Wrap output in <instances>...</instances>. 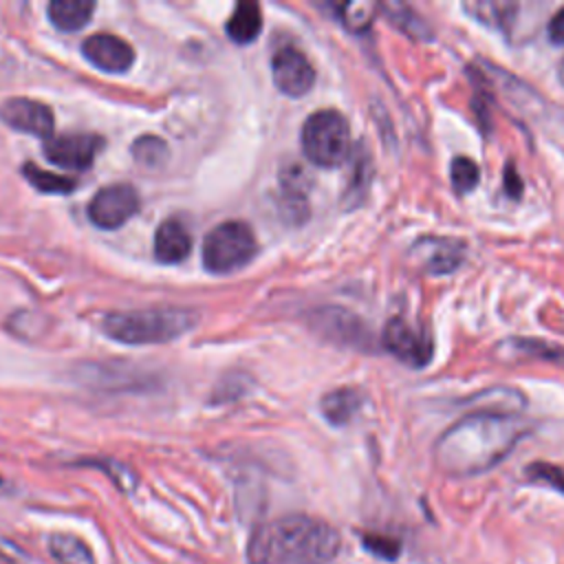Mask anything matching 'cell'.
<instances>
[{
    "mask_svg": "<svg viewBox=\"0 0 564 564\" xmlns=\"http://www.w3.org/2000/svg\"><path fill=\"white\" fill-rule=\"evenodd\" d=\"M93 11L95 4L86 0H53L48 4V18L62 31H79L88 24Z\"/></svg>",
    "mask_w": 564,
    "mask_h": 564,
    "instance_id": "e0dca14e",
    "label": "cell"
},
{
    "mask_svg": "<svg viewBox=\"0 0 564 564\" xmlns=\"http://www.w3.org/2000/svg\"><path fill=\"white\" fill-rule=\"evenodd\" d=\"M527 476L531 480H538V482H544L553 489H557L560 494H564V469L555 467V465H549V463H533L527 467Z\"/></svg>",
    "mask_w": 564,
    "mask_h": 564,
    "instance_id": "4316f807",
    "label": "cell"
},
{
    "mask_svg": "<svg viewBox=\"0 0 564 564\" xmlns=\"http://www.w3.org/2000/svg\"><path fill=\"white\" fill-rule=\"evenodd\" d=\"M549 40L553 44H564V7L557 9L549 20Z\"/></svg>",
    "mask_w": 564,
    "mask_h": 564,
    "instance_id": "f546056e",
    "label": "cell"
},
{
    "mask_svg": "<svg viewBox=\"0 0 564 564\" xmlns=\"http://www.w3.org/2000/svg\"><path fill=\"white\" fill-rule=\"evenodd\" d=\"M361 405V394L352 388H337L322 397V414L333 425H344Z\"/></svg>",
    "mask_w": 564,
    "mask_h": 564,
    "instance_id": "ffe728a7",
    "label": "cell"
},
{
    "mask_svg": "<svg viewBox=\"0 0 564 564\" xmlns=\"http://www.w3.org/2000/svg\"><path fill=\"white\" fill-rule=\"evenodd\" d=\"M531 423L516 412L474 410L434 443V460L447 476H476L498 465L529 434Z\"/></svg>",
    "mask_w": 564,
    "mask_h": 564,
    "instance_id": "6da1fadb",
    "label": "cell"
},
{
    "mask_svg": "<svg viewBox=\"0 0 564 564\" xmlns=\"http://www.w3.org/2000/svg\"><path fill=\"white\" fill-rule=\"evenodd\" d=\"M48 551L57 564H95L90 546L73 533H53L48 538Z\"/></svg>",
    "mask_w": 564,
    "mask_h": 564,
    "instance_id": "ac0fdd59",
    "label": "cell"
},
{
    "mask_svg": "<svg viewBox=\"0 0 564 564\" xmlns=\"http://www.w3.org/2000/svg\"><path fill=\"white\" fill-rule=\"evenodd\" d=\"M352 176L355 178H350V185H348V189H346V196L350 198V196H364L361 192L368 187V183H370V161H368V156L364 154L361 156V150L357 152V156H355V172H352Z\"/></svg>",
    "mask_w": 564,
    "mask_h": 564,
    "instance_id": "f1b7e54d",
    "label": "cell"
},
{
    "mask_svg": "<svg viewBox=\"0 0 564 564\" xmlns=\"http://www.w3.org/2000/svg\"><path fill=\"white\" fill-rule=\"evenodd\" d=\"M139 194L128 183L101 187L88 203V218L101 229H117L139 212Z\"/></svg>",
    "mask_w": 564,
    "mask_h": 564,
    "instance_id": "8992f818",
    "label": "cell"
},
{
    "mask_svg": "<svg viewBox=\"0 0 564 564\" xmlns=\"http://www.w3.org/2000/svg\"><path fill=\"white\" fill-rule=\"evenodd\" d=\"M496 355L505 359H518V357H529V359H544L549 364L564 366V348L540 341V339H507L496 346Z\"/></svg>",
    "mask_w": 564,
    "mask_h": 564,
    "instance_id": "9a60e30c",
    "label": "cell"
},
{
    "mask_svg": "<svg viewBox=\"0 0 564 564\" xmlns=\"http://www.w3.org/2000/svg\"><path fill=\"white\" fill-rule=\"evenodd\" d=\"M302 152L319 167H337L350 156V128L333 108L315 110L302 126Z\"/></svg>",
    "mask_w": 564,
    "mask_h": 564,
    "instance_id": "277c9868",
    "label": "cell"
},
{
    "mask_svg": "<svg viewBox=\"0 0 564 564\" xmlns=\"http://www.w3.org/2000/svg\"><path fill=\"white\" fill-rule=\"evenodd\" d=\"M379 9L408 37H414V40H430L432 37L430 24L412 7L401 4V2H386V4H379Z\"/></svg>",
    "mask_w": 564,
    "mask_h": 564,
    "instance_id": "44dd1931",
    "label": "cell"
},
{
    "mask_svg": "<svg viewBox=\"0 0 564 564\" xmlns=\"http://www.w3.org/2000/svg\"><path fill=\"white\" fill-rule=\"evenodd\" d=\"M192 234L178 218H167L156 227L154 256L159 262L176 264L189 256Z\"/></svg>",
    "mask_w": 564,
    "mask_h": 564,
    "instance_id": "4fadbf2b",
    "label": "cell"
},
{
    "mask_svg": "<svg viewBox=\"0 0 564 564\" xmlns=\"http://www.w3.org/2000/svg\"><path fill=\"white\" fill-rule=\"evenodd\" d=\"M364 546L375 553L377 557L383 560H394L401 553V542L390 538V535H377V533H368L364 535Z\"/></svg>",
    "mask_w": 564,
    "mask_h": 564,
    "instance_id": "83f0119b",
    "label": "cell"
},
{
    "mask_svg": "<svg viewBox=\"0 0 564 564\" xmlns=\"http://www.w3.org/2000/svg\"><path fill=\"white\" fill-rule=\"evenodd\" d=\"M256 236L242 220L216 225L203 240V264L212 273H229L256 256Z\"/></svg>",
    "mask_w": 564,
    "mask_h": 564,
    "instance_id": "5b68a950",
    "label": "cell"
},
{
    "mask_svg": "<svg viewBox=\"0 0 564 564\" xmlns=\"http://www.w3.org/2000/svg\"><path fill=\"white\" fill-rule=\"evenodd\" d=\"M0 119L15 130H22L42 139H51L53 126H55L53 110L46 104L29 97H11L2 101Z\"/></svg>",
    "mask_w": 564,
    "mask_h": 564,
    "instance_id": "8fae6325",
    "label": "cell"
},
{
    "mask_svg": "<svg viewBox=\"0 0 564 564\" xmlns=\"http://www.w3.org/2000/svg\"><path fill=\"white\" fill-rule=\"evenodd\" d=\"M22 172H24L26 181H29L35 189H40V192H44V194H68V192H73L75 185H77L75 178L46 172V170L37 167L35 163H24Z\"/></svg>",
    "mask_w": 564,
    "mask_h": 564,
    "instance_id": "7402d4cb",
    "label": "cell"
},
{
    "mask_svg": "<svg viewBox=\"0 0 564 564\" xmlns=\"http://www.w3.org/2000/svg\"><path fill=\"white\" fill-rule=\"evenodd\" d=\"M560 82L564 84V62H562V66H560Z\"/></svg>",
    "mask_w": 564,
    "mask_h": 564,
    "instance_id": "1f68e13d",
    "label": "cell"
},
{
    "mask_svg": "<svg viewBox=\"0 0 564 564\" xmlns=\"http://www.w3.org/2000/svg\"><path fill=\"white\" fill-rule=\"evenodd\" d=\"M2 489H4V482H2V480H0V491H2Z\"/></svg>",
    "mask_w": 564,
    "mask_h": 564,
    "instance_id": "d6a6232c",
    "label": "cell"
},
{
    "mask_svg": "<svg viewBox=\"0 0 564 564\" xmlns=\"http://www.w3.org/2000/svg\"><path fill=\"white\" fill-rule=\"evenodd\" d=\"M104 139L93 132H64L44 141V156L68 170H86L93 165L97 152L101 150Z\"/></svg>",
    "mask_w": 564,
    "mask_h": 564,
    "instance_id": "52a82bcc",
    "label": "cell"
},
{
    "mask_svg": "<svg viewBox=\"0 0 564 564\" xmlns=\"http://www.w3.org/2000/svg\"><path fill=\"white\" fill-rule=\"evenodd\" d=\"M84 57L101 70L123 73L134 62L132 46L112 33H95L82 42Z\"/></svg>",
    "mask_w": 564,
    "mask_h": 564,
    "instance_id": "7c38bea8",
    "label": "cell"
},
{
    "mask_svg": "<svg viewBox=\"0 0 564 564\" xmlns=\"http://www.w3.org/2000/svg\"><path fill=\"white\" fill-rule=\"evenodd\" d=\"M271 75L278 90L291 97H302L315 82V70L306 55L295 46H282L271 59Z\"/></svg>",
    "mask_w": 564,
    "mask_h": 564,
    "instance_id": "9c48e42d",
    "label": "cell"
},
{
    "mask_svg": "<svg viewBox=\"0 0 564 564\" xmlns=\"http://www.w3.org/2000/svg\"><path fill=\"white\" fill-rule=\"evenodd\" d=\"M463 7L474 20H478L491 29H498V31H509V26L518 13V4H513V2L474 0V2H465Z\"/></svg>",
    "mask_w": 564,
    "mask_h": 564,
    "instance_id": "d6986e66",
    "label": "cell"
},
{
    "mask_svg": "<svg viewBox=\"0 0 564 564\" xmlns=\"http://www.w3.org/2000/svg\"><path fill=\"white\" fill-rule=\"evenodd\" d=\"M132 154L141 165L156 167L167 156V145L159 137H139L132 145Z\"/></svg>",
    "mask_w": 564,
    "mask_h": 564,
    "instance_id": "cb8c5ba5",
    "label": "cell"
},
{
    "mask_svg": "<svg viewBox=\"0 0 564 564\" xmlns=\"http://www.w3.org/2000/svg\"><path fill=\"white\" fill-rule=\"evenodd\" d=\"M198 324V313L183 306H159L108 313L104 333L123 344H161L181 337Z\"/></svg>",
    "mask_w": 564,
    "mask_h": 564,
    "instance_id": "3957f363",
    "label": "cell"
},
{
    "mask_svg": "<svg viewBox=\"0 0 564 564\" xmlns=\"http://www.w3.org/2000/svg\"><path fill=\"white\" fill-rule=\"evenodd\" d=\"M505 189H507V194L513 196V198H518V196L522 194V181H520V176H518L513 163H509V165L505 167Z\"/></svg>",
    "mask_w": 564,
    "mask_h": 564,
    "instance_id": "4dcf8cb0",
    "label": "cell"
},
{
    "mask_svg": "<svg viewBox=\"0 0 564 564\" xmlns=\"http://www.w3.org/2000/svg\"><path fill=\"white\" fill-rule=\"evenodd\" d=\"M93 465L99 467V469H104V471L115 480V485H117L119 489L132 491V489L137 487V474H134L128 465H123V463H119V460H93Z\"/></svg>",
    "mask_w": 564,
    "mask_h": 564,
    "instance_id": "484cf974",
    "label": "cell"
},
{
    "mask_svg": "<svg viewBox=\"0 0 564 564\" xmlns=\"http://www.w3.org/2000/svg\"><path fill=\"white\" fill-rule=\"evenodd\" d=\"M452 185L458 194H469L478 185V165L469 156H456L452 161Z\"/></svg>",
    "mask_w": 564,
    "mask_h": 564,
    "instance_id": "d4e9b609",
    "label": "cell"
},
{
    "mask_svg": "<svg viewBox=\"0 0 564 564\" xmlns=\"http://www.w3.org/2000/svg\"><path fill=\"white\" fill-rule=\"evenodd\" d=\"M383 346L403 364L421 368L432 359V339L423 328L408 324L403 317H392L383 328Z\"/></svg>",
    "mask_w": 564,
    "mask_h": 564,
    "instance_id": "ba28073f",
    "label": "cell"
},
{
    "mask_svg": "<svg viewBox=\"0 0 564 564\" xmlns=\"http://www.w3.org/2000/svg\"><path fill=\"white\" fill-rule=\"evenodd\" d=\"M227 35L238 44H249L262 29V11L256 2H238L225 24Z\"/></svg>",
    "mask_w": 564,
    "mask_h": 564,
    "instance_id": "2e32d148",
    "label": "cell"
},
{
    "mask_svg": "<svg viewBox=\"0 0 564 564\" xmlns=\"http://www.w3.org/2000/svg\"><path fill=\"white\" fill-rule=\"evenodd\" d=\"M315 326L330 339H337L341 344L361 346L366 339V330L357 315L341 311V308H322L313 315Z\"/></svg>",
    "mask_w": 564,
    "mask_h": 564,
    "instance_id": "5bb4252c",
    "label": "cell"
},
{
    "mask_svg": "<svg viewBox=\"0 0 564 564\" xmlns=\"http://www.w3.org/2000/svg\"><path fill=\"white\" fill-rule=\"evenodd\" d=\"M341 22L350 29V31H366L372 20L375 13L379 11V4H370V2H348V4H339L337 7Z\"/></svg>",
    "mask_w": 564,
    "mask_h": 564,
    "instance_id": "603a6c76",
    "label": "cell"
},
{
    "mask_svg": "<svg viewBox=\"0 0 564 564\" xmlns=\"http://www.w3.org/2000/svg\"><path fill=\"white\" fill-rule=\"evenodd\" d=\"M412 258L425 273L445 275L463 264L465 245L445 236H425L414 242Z\"/></svg>",
    "mask_w": 564,
    "mask_h": 564,
    "instance_id": "30bf717a",
    "label": "cell"
},
{
    "mask_svg": "<svg viewBox=\"0 0 564 564\" xmlns=\"http://www.w3.org/2000/svg\"><path fill=\"white\" fill-rule=\"evenodd\" d=\"M335 527L304 513L282 516L256 527L247 544L251 564H328L339 553Z\"/></svg>",
    "mask_w": 564,
    "mask_h": 564,
    "instance_id": "7a4b0ae2",
    "label": "cell"
}]
</instances>
